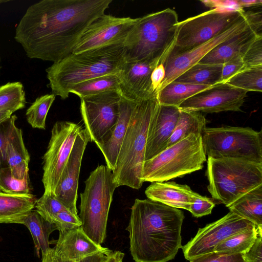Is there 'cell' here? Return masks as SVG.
<instances>
[{
  "instance_id": "1",
  "label": "cell",
  "mask_w": 262,
  "mask_h": 262,
  "mask_svg": "<svg viewBox=\"0 0 262 262\" xmlns=\"http://www.w3.org/2000/svg\"><path fill=\"white\" fill-rule=\"evenodd\" d=\"M112 0H42L29 6L14 38L30 58L57 62L73 51Z\"/></svg>"
},
{
  "instance_id": "2",
  "label": "cell",
  "mask_w": 262,
  "mask_h": 262,
  "mask_svg": "<svg viewBox=\"0 0 262 262\" xmlns=\"http://www.w3.org/2000/svg\"><path fill=\"white\" fill-rule=\"evenodd\" d=\"M181 210L149 199H136L126 230L135 262H167L182 247Z\"/></svg>"
},
{
  "instance_id": "3",
  "label": "cell",
  "mask_w": 262,
  "mask_h": 262,
  "mask_svg": "<svg viewBox=\"0 0 262 262\" xmlns=\"http://www.w3.org/2000/svg\"><path fill=\"white\" fill-rule=\"evenodd\" d=\"M124 62L123 45H113L72 53L47 68L52 94L68 98L76 84L108 74H117Z\"/></svg>"
},
{
  "instance_id": "4",
  "label": "cell",
  "mask_w": 262,
  "mask_h": 262,
  "mask_svg": "<svg viewBox=\"0 0 262 262\" xmlns=\"http://www.w3.org/2000/svg\"><path fill=\"white\" fill-rule=\"evenodd\" d=\"M178 23L170 8L137 18L123 43L124 60L163 62L174 42Z\"/></svg>"
},
{
  "instance_id": "5",
  "label": "cell",
  "mask_w": 262,
  "mask_h": 262,
  "mask_svg": "<svg viewBox=\"0 0 262 262\" xmlns=\"http://www.w3.org/2000/svg\"><path fill=\"white\" fill-rule=\"evenodd\" d=\"M159 105L157 97L136 103L121 144L115 168L112 171L117 187L126 186L136 189L141 187L148 128Z\"/></svg>"
},
{
  "instance_id": "6",
  "label": "cell",
  "mask_w": 262,
  "mask_h": 262,
  "mask_svg": "<svg viewBox=\"0 0 262 262\" xmlns=\"http://www.w3.org/2000/svg\"><path fill=\"white\" fill-rule=\"evenodd\" d=\"M206 176L212 199L227 207L262 185V164L241 159L208 157Z\"/></svg>"
},
{
  "instance_id": "7",
  "label": "cell",
  "mask_w": 262,
  "mask_h": 262,
  "mask_svg": "<svg viewBox=\"0 0 262 262\" xmlns=\"http://www.w3.org/2000/svg\"><path fill=\"white\" fill-rule=\"evenodd\" d=\"M117 186L112 171L107 166H98L85 181L80 194L81 228L94 243L100 245L106 236L108 212Z\"/></svg>"
},
{
  "instance_id": "8",
  "label": "cell",
  "mask_w": 262,
  "mask_h": 262,
  "mask_svg": "<svg viewBox=\"0 0 262 262\" xmlns=\"http://www.w3.org/2000/svg\"><path fill=\"white\" fill-rule=\"evenodd\" d=\"M207 161L200 134H191L144 162L141 180L165 182L203 168Z\"/></svg>"
},
{
  "instance_id": "9",
  "label": "cell",
  "mask_w": 262,
  "mask_h": 262,
  "mask_svg": "<svg viewBox=\"0 0 262 262\" xmlns=\"http://www.w3.org/2000/svg\"><path fill=\"white\" fill-rule=\"evenodd\" d=\"M206 156L235 158L262 164V131L250 127H206L202 135Z\"/></svg>"
},
{
  "instance_id": "10",
  "label": "cell",
  "mask_w": 262,
  "mask_h": 262,
  "mask_svg": "<svg viewBox=\"0 0 262 262\" xmlns=\"http://www.w3.org/2000/svg\"><path fill=\"white\" fill-rule=\"evenodd\" d=\"M244 11L213 9L179 21L174 42L167 55L190 50L223 33L244 17Z\"/></svg>"
},
{
  "instance_id": "11",
  "label": "cell",
  "mask_w": 262,
  "mask_h": 262,
  "mask_svg": "<svg viewBox=\"0 0 262 262\" xmlns=\"http://www.w3.org/2000/svg\"><path fill=\"white\" fill-rule=\"evenodd\" d=\"M80 112L90 139L98 147L107 139L119 115L121 96L108 91L80 98Z\"/></svg>"
},
{
  "instance_id": "12",
  "label": "cell",
  "mask_w": 262,
  "mask_h": 262,
  "mask_svg": "<svg viewBox=\"0 0 262 262\" xmlns=\"http://www.w3.org/2000/svg\"><path fill=\"white\" fill-rule=\"evenodd\" d=\"M82 128L81 126L70 121H57L54 124L43 157L42 182L45 193L54 195L76 138Z\"/></svg>"
},
{
  "instance_id": "13",
  "label": "cell",
  "mask_w": 262,
  "mask_h": 262,
  "mask_svg": "<svg viewBox=\"0 0 262 262\" xmlns=\"http://www.w3.org/2000/svg\"><path fill=\"white\" fill-rule=\"evenodd\" d=\"M254 227L250 221L229 211L220 219L199 228L195 235L182 246L184 256L190 260L212 253L226 239Z\"/></svg>"
},
{
  "instance_id": "14",
  "label": "cell",
  "mask_w": 262,
  "mask_h": 262,
  "mask_svg": "<svg viewBox=\"0 0 262 262\" xmlns=\"http://www.w3.org/2000/svg\"><path fill=\"white\" fill-rule=\"evenodd\" d=\"M136 21L137 18L118 17L104 13L94 20L87 28L73 53L123 45Z\"/></svg>"
},
{
  "instance_id": "15",
  "label": "cell",
  "mask_w": 262,
  "mask_h": 262,
  "mask_svg": "<svg viewBox=\"0 0 262 262\" xmlns=\"http://www.w3.org/2000/svg\"><path fill=\"white\" fill-rule=\"evenodd\" d=\"M247 93L226 82H220L188 98L178 107L206 113L242 111Z\"/></svg>"
},
{
  "instance_id": "16",
  "label": "cell",
  "mask_w": 262,
  "mask_h": 262,
  "mask_svg": "<svg viewBox=\"0 0 262 262\" xmlns=\"http://www.w3.org/2000/svg\"><path fill=\"white\" fill-rule=\"evenodd\" d=\"M248 26V24L244 17L225 32L201 45L183 52L167 55L163 61L165 77L159 91L184 72L198 63L219 43L243 31Z\"/></svg>"
},
{
  "instance_id": "17",
  "label": "cell",
  "mask_w": 262,
  "mask_h": 262,
  "mask_svg": "<svg viewBox=\"0 0 262 262\" xmlns=\"http://www.w3.org/2000/svg\"><path fill=\"white\" fill-rule=\"evenodd\" d=\"M160 62L124 60L118 73V92L121 97L135 103L157 97L152 93L150 77L153 69Z\"/></svg>"
},
{
  "instance_id": "18",
  "label": "cell",
  "mask_w": 262,
  "mask_h": 262,
  "mask_svg": "<svg viewBox=\"0 0 262 262\" xmlns=\"http://www.w3.org/2000/svg\"><path fill=\"white\" fill-rule=\"evenodd\" d=\"M90 141L83 128L77 135L70 155L54 192L55 196L71 212L77 215L78 180L83 155Z\"/></svg>"
},
{
  "instance_id": "19",
  "label": "cell",
  "mask_w": 262,
  "mask_h": 262,
  "mask_svg": "<svg viewBox=\"0 0 262 262\" xmlns=\"http://www.w3.org/2000/svg\"><path fill=\"white\" fill-rule=\"evenodd\" d=\"M180 112L178 107L159 103L149 126L144 161L154 158L167 147Z\"/></svg>"
},
{
  "instance_id": "20",
  "label": "cell",
  "mask_w": 262,
  "mask_h": 262,
  "mask_svg": "<svg viewBox=\"0 0 262 262\" xmlns=\"http://www.w3.org/2000/svg\"><path fill=\"white\" fill-rule=\"evenodd\" d=\"M53 248L56 254L66 261L76 262L99 252L110 253L113 251L98 245L90 239L81 227L59 232Z\"/></svg>"
},
{
  "instance_id": "21",
  "label": "cell",
  "mask_w": 262,
  "mask_h": 262,
  "mask_svg": "<svg viewBox=\"0 0 262 262\" xmlns=\"http://www.w3.org/2000/svg\"><path fill=\"white\" fill-rule=\"evenodd\" d=\"M136 103L121 97L117 123L106 140L98 147L104 157L107 167L112 171L115 168L121 144Z\"/></svg>"
},
{
  "instance_id": "22",
  "label": "cell",
  "mask_w": 262,
  "mask_h": 262,
  "mask_svg": "<svg viewBox=\"0 0 262 262\" xmlns=\"http://www.w3.org/2000/svg\"><path fill=\"white\" fill-rule=\"evenodd\" d=\"M260 36L248 25L240 33L219 43L198 62L207 64H223L236 56L243 57L251 43Z\"/></svg>"
},
{
  "instance_id": "23",
  "label": "cell",
  "mask_w": 262,
  "mask_h": 262,
  "mask_svg": "<svg viewBox=\"0 0 262 262\" xmlns=\"http://www.w3.org/2000/svg\"><path fill=\"white\" fill-rule=\"evenodd\" d=\"M148 199L178 209L189 211L195 192L187 185L174 182H155L146 189Z\"/></svg>"
},
{
  "instance_id": "24",
  "label": "cell",
  "mask_w": 262,
  "mask_h": 262,
  "mask_svg": "<svg viewBox=\"0 0 262 262\" xmlns=\"http://www.w3.org/2000/svg\"><path fill=\"white\" fill-rule=\"evenodd\" d=\"M30 159L23 140L22 130L16 126L14 121L7 139L6 162L15 178L22 179L29 175Z\"/></svg>"
},
{
  "instance_id": "25",
  "label": "cell",
  "mask_w": 262,
  "mask_h": 262,
  "mask_svg": "<svg viewBox=\"0 0 262 262\" xmlns=\"http://www.w3.org/2000/svg\"><path fill=\"white\" fill-rule=\"evenodd\" d=\"M36 196L27 194H8L0 191V224H23L24 219L35 208Z\"/></svg>"
},
{
  "instance_id": "26",
  "label": "cell",
  "mask_w": 262,
  "mask_h": 262,
  "mask_svg": "<svg viewBox=\"0 0 262 262\" xmlns=\"http://www.w3.org/2000/svg\"><path fill=\"white\" fill-rule=\"evenodd\" d=\"M227 207L262 230V185L245 193Z\"/></svg>"
},
{
  "instance_id": "27",
  "label": "cell",
  "mask_w": 262,
  "mask_h": 262,
  "mask_svg": "<svg viewBox=\"0 0 262 262\" xmlns=\"http://www.w3.org/2000/svg\"><path fill=\"white\" fill-rule=\"evenodd\" d=\"M23 224L30 231L32 235L36 254L39 257V251L41 254L46 252L50 247L52 242L49 241L51 233L57 230L54 223L44 219L36 210L31 211L24 219Z\"/></svg>"
},
{
  "instance_id": "28",
  "label": "cell",
  "mask_w": 262,
  "mask_h": 262,
  "mask_svg": "<svg viewBox=\"0 0 262 262\" xmlns=\"http://www.w3.org/2000/svg\"><path fill=\"white\" fill-rule=\"evenodd\" d=\"M206 120L201 112L180 110L173 132L167 147L186 138L191 134H203L206 128Z\"/></svg>"
},
{
  "instance_id": "29",
  "label": "cell",
  "mask_w": 262,
  "mask_h": 262,
  "mask_svg": "<svg viewBox=\"0 0 262 262\" xmlns=\"http://www.w3.org/2000/svg\"><path fill=\"white\" fill-rule=\"evenodd\" d=\"M223 64L198 63L184 72L173 81L212 86L221 82Z\"/></svg>"
},
{
  "instance_id": "30",
  "label": "cell",
  "mask_w": 262,
  "mask_h": 262,
  "mask_svg": "<svg viewBox=\"0 0 262 262\" xmlns=\"http://www.w3.org/2000/svg\"><path fill=\"white\" fill-rule=\"evenodd\" d=\"M210 86L172 81L158 92L157 99L161 105L179 107L188 98Z\"/></svg>"
},
{
  "instance_id": "31",
  "label": "cell",
  "mask_w": 262,
  "mask_h": 262,
  "mask_svg": "<svg viewBox=\"0 0 262 262\" xmlns=\"http://www.w3.org/2000/svg\"><path fill=\"white\" fill-rule=\"evenodd\" d=\"M119 79L117 74L95 77L75 84L70 90L80 98L108 91H118Z\"/></svg>"
},
{
  "instance_id": "32",
  "label": "cell",
  "mask_w": 262,
  "mask_h": 262,
  "mask_svg": "<svg viewBox=\"0 0 262 262\" xmlns=\"http://www.w3.org/2000/svg\"><path fill=\"white\" fill-rule=\"evenodd\" d=\"M260 232L262 230L256 227L246 230L219 244L214 252L222 254H243L251 247Z\"/></svg>"
},
{
  "instance_id": "33",
  "label": "cell",
  "mask_w": 262,
  "mask_h": 262,
  "mask_svg": "<svg viewBox=\"0 0 262 262\" xmlns=\"http://www.w3.org/2000/svg\"><path fill=\"white\" fill-rule=\"evenodd\" d=\"M26 103L25 92L21 82H9L0 86V110L13 113L24 108Z\"/></svg>"
},
{
  "instance_id": "34",
  "label": "cell",
  "mask_w": 262,
  "mask_h": 262,
  "mask_svg": "<svg viewBox=\"0 0 262 262\" xmlns=\"http://www.w3.org/2000/svg\"><path fill=\"white\" fill-rule=\"evenodd\" d=\"M55 96L52 94L39 97L27 109L26 118L33 128L45 129L46 117Z\"/></svg>"
},
{
  "instance_id": "35",
  "label": "cell",
  "mask_w": 262,
  "mask_h": 262,
  "mask_svg": "<svg viewBox=\"0 0 262 262\" xmlns=\"http://www.w3.org/2000/svg\"><path fill=\"white\" fill-rule=\"evenodd\" d=\"M234 87L248 91H262V66L246 68L226 82Z\"/></svg>"
},
{
  "instance_id": "36",
  "label": "cell",
  "mask_w": 262,
  "mask_h": 262,
  "mask_svg": "<svg viewBox=\"0 0 262 262\" xmlns=\"http://www.w3.org/2000/svg\"><path fill=\"white\" fill-rule=\"evenodd\" d=\"M0 191L8 194L30 193L29 176L22 179L15 178L8 166L0 168Z\"/></svg>"
},
{
  "instance_id": "37",
  "label": "cell",
  "mask_w": 262,
  "mask_h": 262,
  "mask_svg": "<svg viewBox=\"0 0 262 262\" xmlns=\"http://www.w3.org/2000/svg\"><path fill=\"white\" fill-rule=\"evenodd\" d=\"M36 211L46 221L52 223L58 213L68 210L53 194L43 193L35 205Z\"/></svg>"
},
{
  "instance_id": "38",
  "label": "cell",
  "mask_w": 262,
  "mask_h": 262,
  "mask_svg": "<svg viewBox=\"0 0 262 262\" xmlns=\"http://www.w3.org/2000/svg\"><path fill=\"white\" fill-rule=\"evenodd\" d=\"M54 223L59 232L68 231L81 227L82 223L79 216L69 210L62 211L55 215Z\"/></svg>"
},
{
  "instance_id": "39",
  "label": "cell",
  "mask_w": 262,
  "mask_h": 262,
  "mask_svg": "<svg viewBox=\"0 0 262 262\" xmlns=\"http://www.w3.org/2000/svg\"><path fill=\"white\" fill-rule=\"evenodd\" d=\"M246 68L262 66V36H258L242 57Z\"/></svg>"
},
{
  "instance_id": "40",
  "label": "cell",
  "mask_w": 262,
  "mask_h": 262,
  "mask_svg": "<svg viewBox=\"0 0 262 262\" xmlns=\"http://www.w3.org/2000/svg\"><path fill=\"white\" fill-rule=\"evenodd\" d=\"M215 205V203L212 199L195 192L189 211L194 217H200L211 214Z\"/></svg>"
},
{
  "instance_id": "41",
  "label": "cell",
  "mask_w": 262,
  "mask_h": 262,
  "mask_svg": "<svg viewBox=\"0 0 262 262\" xmlns=\"http://www.w3.org/2000/svg\"><path fill=\"white\" fill-rule=\"evenodd\" d=\"M17 119L14 115L0 124V168L7 166L6 162V146L9 133L13 122Z\"/></svg>"
},
{
  "instance_id": "42",
  "label": "cell",
  "mask_w": 262,
  "mask_h": 262,
  "mask_svg": "<svg viewBox=\"0 0 262 262\" xmlns=\"http://www.w3.org/2000/svg\"><path fill=\"white\" fill-rule=\"evenodd\" d=\"M190 262H245L242 254H222L215 252L189 260Z\"/></svg>"
},
{
  "instance_id": "43",
  "label": "cell",
  "mask_w": 262,
  "mask_h": 262,
  "mask_svg": "<svg viewBox=\"0 0 262 262\" xmlns=\"http://www.w3.org/2000/svg\"><path fill=\"white\" fill-rule=\"evenodd\" d=\"M245 69L242 57H234L223 64L221 82H226L231 77Z\"/></svg>"
},
{
  "instance_id": "44",
  "label": "cell",
  "mask_w": 262,
  "mask_h": 262,
  "mask_svg": "<svg viewBox=\"0 0 262 262\" xmlns=\"http://www.w3.org/2000/svg\"><path fill=\"white\" fill-rule=\"evenodd\" d=\"M206 6L219 10L225 11H241L244 10L240 7L236 0H207L201 1Z\"/></svg>"
},
{
  "instance_id": "45",
  "label": "cell",
  "mask_w": 262,
  "mask_h": 262,
  "mask_svg": "<svg viewBox=\"0 0 262 262\" xmlns=\"http://www.w3.org/2000/svg\"><path fill=\"white\" fill-rule=\"evenodd\" d=\"M242 255L245 262H262V232L258 233L251 247Z\"/></svg>"
},
{
  "instance_id": "46",
  "label": "cell",
  "mask_w": 262,
  "mask_h": 262,
  "mask_svg": "<svg viewBox=\"0 0 262 262\" xmlns=\"http://www.w3.org/2000/svg\"><path fill=\"white\" fill-rule=\"evenodd\" d=\"M165 77V70L163 62L158 63L151 74V89L152 94L157 96L160 86Z\"/></svg>"
},
{
  "instance_id": "47",
  "label": "cell",
  "mask_w": 262,
  "mask_h": 262,
  "mask_svg": "<svg viewBox=\"0 0 262 262\" xmlns=\"http://www.w3.org/2000/svg\"><path fill=\"white\" fill-rule=\"evenodd\" d=\"M261 10L259 11L250 10L244 11L243 15L248 25L258 35L262 36V15Z\"/></svg>"
},
{
  "instance_id": "48",
  "label": "cell",
  "mask_w": 262,
  "mask_h": 262,
  "mask_svg": "<svg viewBox=\"0 0 262 262\" xmlns=\"http://www.w3.org/2000/svg\"><path fill=\"white\" fill-rule=\"evenodd\" d=\"M112 253L99 252L86 257L76 262H105Z\"/></svg>"
},
{
  "instance_id": "49",
  "label": "cell",
  "mask_w": 262,
  "mask_h": 262,
  "mask_svg": "<svg viewBox=\"0 0 262 262\" xmlns=\"http://www.w3.org/2000/svg\"><path fill=\"white\" fill-rule=\"evenodd\" d=\"M41 262H75L61 259L55 253L53 248H50L46 252L41 254Z\"/></svg>"
},
{
  "instance_id": "50",
  "label": "cell",
  "mask_w": 262,
  "mask_h": 262,
  "mask_svg": "<svg viewBox=\"0 0 262 262\" xmlns=\"http://www.w3.org/2000/svg\"><path fill=\"white\" fill-rule=\"evenodd\" d=\"M238 5L244 9V8L261 7V0H236Z\"/></svg>"
},
{
  "instance_id": "51",
  "label": "cell",
  "mask_w": 262,
  "mask_h": 262,
  "mask_svg": "<svg viewBox=\"0 0 262 262\" xmlns=\"http://www.w3.org/2000/svg\"><path fill=\"white\" fill-rule=\"evenodd\" d=\"M124 255V254L121 251H113L105 262H122Z\"/></svg>"
},
{
  "instance_id": "52",
  "label": "cell",
  "mask_w": 262,
  "mask_h": 262,
  "mask_svg": "<svg viewBox=\"0 0 262 262\" xmlns=\"http://www.w3.org/2000/svg\"><path fill=\"white\" fill-rule=\"evenodd\" d=\"M12 114L10 111L0 110V124L8 120Z\"/></svg>"
},
{
  "instance_id": "53",
  "label": "cell",
  "mask_w": 262,
  "mask_h": 262,
  "mask_svg": "<svg viewBox=\"0 0 262 262\" xmlns=\"http://www.w3.org/2000/svg\"><path fill=\"white\" fill-rule=\"evenodd\" d=\"M9 1L8 0H6V1H5V0H0V4H2V3H6V2H9Z\"/></svg>"
},
{
  "instance_id": "54",
  "label": "cell",
  "mask_w": 262,
  "mask_h": 262,
  "mask_svg": "<svg viewBox=\"0 0 262 262\" xmlns=\"http://www.w3.org/2000/svg\"><path fill=\"white\" fill-rule=\"evenodd\" d=\"M0 61H1V57H0ZM0 68H1V67H0Z\"/></svg>"
}]
</instances>
